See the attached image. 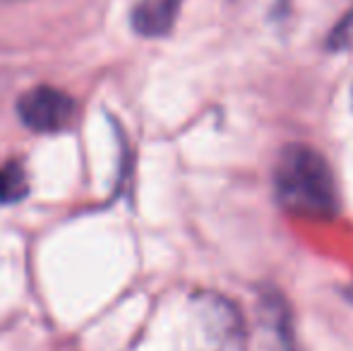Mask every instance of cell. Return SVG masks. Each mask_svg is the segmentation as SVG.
Instances as JSON below:
<instances>
[{
  "mask_svg": "<svg viewBox=\"0 0 353 351\" xmlns=\"http://www.w3.org/2000/svg\"><path fill=\"white\" fill-rule=\"evenodd\" d=\"M276 202L286 212L310 219H332L339 212L336 181L327 159L305 145H291L274 169Z\"/></svg>",
  "mask_w": 353,
  "mask_h": 351,
  "instance_id": "obj_1",
  "label": "cell"
},
{
  "mask_svg": "<svg viewBox=\"0 0 353 351\" xmlns=\"http://www.w3.org/2000/svg\"><path fill=\"white\" fill-rule=\"evenodd\" d=\"M19 121L34 132H63L72 128L77 118V103L68 92L56 87H34L24 92L17 101Z\"/></svg>",
  "mask_w": 353,
  "mask_h": 351,
  "instance_id": "obj_2",
  "label": "cell"
},
{
  "mask_svg": "<svg viewBox=\"0 0 353 351\" xmlns=\"http://www.w3.org/2000/svg\"><path fill=\"white\" fill-rule=\"evenodd\" d=\"M181 0H137L132 8V27L142 37H166L173 29Z\"/></svg>",
  "mask_w": 353,
  "mask_h": 351,
  "instance_id": "obj_3",
  "label": "cell"
},
{
  "mask_svg": "<svg viewBox=\"0 0 353 351\" xmlns=\"http://www.w3.org/2000/svg\"><path fill=\"white\" fill-rule=\"evenodd\" d=\"M29 192V178L24 171V164L17 159L5 161L0 166V202L3 205H14L24 200Z\"/></svg>",
  "mask_w": 353,
  "mask_h": 351,
  "instance_id": "obj_4",
  "label": "cell"
}]
</instances>
